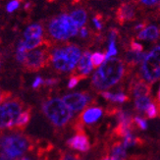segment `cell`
Instances as JSON below:
<instances>
[{"label": "cell", "mask_w": 160, "mask_h": 160, "mask_svg": "<svg viewBox=\"0 0 160 160\" xmlns=\"http://www.w3.org/2000/svg\"><path fill=\"white\" fill-rule=\"evenodd\" d=\"M43 32L42 27L38 24H34L27 28V30L24 32V37L29 39V38H41Z\"/></svg>", "instance_id": "cell-20"}, {"label": "cell", "mask_w": 160, "mask_h": 160, "mask_svg": "<svg viewBox=\"0 0 160 160\" xmlns=\"http://www.w3.org/2000/svg\"><path fill=\"white\" fill-rule=\"evenodd\" d=\"M81 81V79L79 77H77V76H72V77L70 78V80H69V82H68V88H74L76 86L78 85L79 82Z\"/></svg>", "instance_id": "cell-31"}, {"label": "cell", "mask_w": 160, "mask_h": 160, "mask_svg": "<svg viewBox=\"0 0 160 160\" xmlns=\"http://www.w3.org/2000/svg\"><path fill=\"white\" fill-rule=\"evenodd\" d=\"M151 102V98L148 96L138 97L135 99V108L138 112H143Z\"/></svg>", "instance_id": "cell-23"}, {"label": "cell", "mask_w": 160, "mask_h": 160, "mask_svg": "<svg viewBox=\"0 0 160 160\" xmlns=\"http://www.w3.org/2000/svg\"><path fill=\"white\" fill-rule=\"evenodd\" d=\"M135 19V8L131 4L125 3L119 7L117 11V20L121 25L128 21H133Z\"/></svg>", "instance_id": "cell-16"}, {"label": "cell", "mask_w": 160, "mask_h": 160, "mask_svg": "<svg viewBox=\"0 0 160 160\" xmlns=\"http://www.w3.org/2000/svg\"><path fill=\"white\" fill-rule=\"evenodd\" d=\"M70 17L78 28H82L87 22V13L86 11H83L82 9L73 11L71 13Z\"/></svg>", "instance_id": "cell-21"}, {"label": "cell", "mask_w": 160, "mask_h": 160, "mask_svg": "<svg viewBox=\"0 0 160 160\" xmlns=\"http://www.w3.org/2000/svg\"><path fill=\"white\" fill-rule=\"evenodd\" d=\"M0 104H1V90H0Z\"/></svg>", "instance_id": "cell-39"}, {"label": "cell", "mask_w": 160, "mask_h": 160, "mask_svg": "<svg viewBox=\"0 0 160 160\" xmlns=\"http://www.w3.org/2000/svg\"><path fill=\"white\" fill-rule=\"evenodd\" d=\"M32 107L27 106L22 112H21V114L18 116V118L16 119L15 123H14L11 130L24 131L32 120Z\"/></svg>", "instance_id": "cell-15"}, {"label": "cell", "mask_w": 160, "mask_h": 160, "mask_svg": "<svg viewBox=\"0 0 160 160\" xmlns=\"http://www.w3.org/2000/svg\"><path fill=\"white\" fill-rule=\"evenodd\" d=\"M103 115V109L98 106H89L86 108L81 113L74 124V129L76 131L83 130L85 125L93 124L96 121L100 119V117Z\"/></svg>", "instance_id": "cell-10"}, {"label": "cell", "mask_w": 160, "mask_h": 160, "mask_svg": "<svg viewBox=\"0 0 160 160\" xmlns=\"http://www.w3.org/2000/svg\"><path fill=\"white\" fill-rule=\"evenodd\" d=\"M104 61H105V54L101 52H95L90 55V62H92V68L99 67Z\"/></svg>", "instance_id": "cell-25"}, {"label": "cell", "mask_w": 160, "mask_h": 160, "mask_svg": "<svg viewBox=\"0 0 160 160\" xmlns=\"http://www.w3.org/2000/svg\"><path fill=\"white\" fill-rule=\"evenodd\" d=\"M50 36L57 40H66L78 33L79 28L76 26L70 16L63 14L53 19L48 27Z\"/></svg>", "instance_id": "cell-6"}, {"label": "cell", "mask_w": 160, "mask_h": 160, "mask_svg": "<svg viewBox=\"0 0 160 160\" xmlns=\"http://www.w3.org/2000/svg\"><path fill=\"white\" fill-rule=\"evenodd\" d=\"M157 103L159 104V98H156L155 102L151 101L147 109L144 110L145 115L148 119H155L159 116V105H157Z\"/></svg>", "instance_id": "cell-22"}, {"label": "cell", "mask_w": 160, "mask_h": 160, "mask_svg": "<svg viewBox=\"0 0 160 160\" xmlns=\"http://www.w3.org/2000/svg\"><path fill=\"white\" fill-rule=\"evenodd\" d=\"M134 123H135L136 128H138L142 131H145L148 129V122L145 121L144 119H142V118H141V117H138V116L135 117L134 118Z\"/></svg>", "instance_id": "cell-28"}, {"label": "cell", "mask_w": 160, "mask_h": 160, "mask_svg": "<svg viewBox=\"0 0 160 160\" xmlns=\"http://www.w3.org/2000/svg\"><path fill=\"white\" fill-rule=\"evenodd\" d=\"M81 37L82 38H87L88 37V29L87 28H82V30H81Z\"/></svg>", "instance_id": "cell-36"}, {"label": "cell", "mask_w": 160, "mask_h": 160, "mask_svg": "<svg viewBox=\"0 0 160 160\" xmlns=\"http://www.w3.org/2000/svg\"><path fill=\"white\" fill-rule=\"evenodd\" d=\"M50 55L46 49H36L26 53L22 64L27 72H38L48 65Z\"/></svg>", "instance_id": "cell-8"}, {"label": "cell", "mask_w": 160, "mask_h": 160, "mask_svg": "<svg viewBox=\"0 0 160 160\" xmlns=\"http://www.w3.org/2000/svg\"><path fill=\"white\" fill-rule=\"evenodd\" d=\"M18 7H19V1L18 0H13V1H11L10 3H8V5H7V11L9 13H12L15 11Z\"/></svg>", "instance_id": "cell-32"}, {"label": "cell", "mask_w": 160, "mask_h": 160, "mask_svg": "<svg viewBox=\"0 0 160 160\" xmlns=\"http://www.w3.org/2000/svg\"><path fill=\"white\" fill-rule=\"evenodd\" d=\"M129 90L136 98H138V97H142V96L149 97L151 93V86L148 82H145L142 78L137 76L136 78H134L131 81L130 86H129Z\"/></svg>", "instance_id": "cell-12"}, {"label": "cell", "mask_w": 160, "mask_h": 160, "mask_svg": "<svg viewBox=\"0 0 160 160\" xmlns=\"http://www.w3.org/2000/svg\"><path fill=\"white\" fill-rule=\"evenodd\" d=\"M26 108L20 97H11L0 104V130L12 129L18 116Z\"/></svg>", "instance_id": "cell-5"}, {"label": "cell", "mask_w": 160, "mask_h": 160, "mask_svg": "<svg viewBox=\"0 0 160 160\" xmlns=\"http://www.w3.org/2000/svg\"><path fill=\"white\" fill-rule=\"evenodd\" d=\"M58 160H85L77 153H70L67 151L60 150L58 153Z\"/></svg>", "instance_id": "cell-26"}, {"label": "cell", "mask_w": 160, "mask_h": 160, "mask_svg": "<svg viewBox=\"0 0 160 160\" xmlns=\"http://www.w3.org/2000/svg\"><path fill=\"white\" fill-rule=\"evenodd\" d=\"M141 2L147 6H154L159 3V0H141Z\"/></svg>", "instance_id": "cell-34"}, {"label": "cell", "mask_w": 160, "mask_h": 160, "mask_svg": "<svg viewBox=\"0 0 160 160\" xmlns=\"http://www.w3.org/2000/svg\"><path fill=\"white\" fill-rule=\"evenodd\" d=\"M118 53V50L115 46V40L113 39H109V48H108V51L105 55V60L111 58L112 56H115Z\"/></svg>", "instance_id": "cell-27"}, {"label": "cell", "mask_w": 160, "mask_h": 160, "mask_svg": "<svg viewBox=\"0 0 160 160\" xmlns=\"http://www.w3.org/2000/svg\"><path fill=\"white\" fill-rule=\"evenodd\" d=\"M41 110L47 120L57 129L66 128L73 118V112L58 97L44 100L41 105Z\"/></svg>", "instance_id": "cell-3"}, {"label": "cell", "mask_w": 160, "mask_h": 160, "mask_svg": "<svg viewBox=\"0 0 160 160\" xmlns=\"http://www.w3.org/2000/svg\"><path fill=\"white\" fill-rule=\"evenodd\" d=\"M99 160H114L113 158H111V157H109L108 155H106V154H104Z\"/></svg>", "instance_id": "cell-37"}, {"label": "cell", "mask_w": 160, "mask_h": 160, "mask_svg": "<svg viewBox=\"0 0 160 160\" xmlns=\"http://www.w3.org/2000/svg\"><path fill=\"white\" fill-rule=\"evenodd\" d=\"M60 79H56V78H50V79H46V80H43V82L42 85L44 87H54L58 85L60 82Z\"/></svg>", "instance_id": "cell-29"}, {"label": "cell", "mask_w": 160, "mask_h": 160, "mask_svg": "<svg viewBox=\"0 0 160 160\" xmlns=\"http://www.w3.org/2000/svg\"><path fill=\"white\" fill-rule=\"evenodd\" d=\"M148 53H142V52H133L129 51L126 54V64L129 67H134L140 62H142L145 58Z\"/></svg>", "instance_id": "cell-19"}, {"label": "cell", "mask_w": 160, "mask_h": 160, "mask_svg": "<svg viewBox=\"0 0 160 160\" xmlns=\"http://www.w3.org/2000/svg\"><path fill=\"white\" fill-rule=\"evenodd\" d=\"M106 150L107 153L105 154L111 158H113L114 160H127L126 148H124L121 141L111 140V142L108 144Z\"/></svg>", "instance_id": "cell-14"}, {"label": "cell", "mask_w": 160, "mask_h": 160, "mask_svg": "<svg viewBox=\"0 0 160 160\" xmlns=\"http://www.w3.org/2000/svg\"><path fill=\"white\" fill-rule=\"evenodd\" d=\"M143 46L141 43H138L136 41H131V51L133 52H142Z\"/></svg>", "instance_id": "cell-30"}, {"label": "cell", "mask_w": 160, "mask_h": 160, "mask_svg": "<svg viewBox=\"0 0 160 160\" xmlns=\"http://www.w3.org/2000/svg\"><path fill=\"white\" fill-rule=\"evenodd\" d=\"M92 100V96L87 92H73L63 96L62 101L72 112H80Z\"/></svg>", "instance_id": "cell-9"}, {"label": "cell", "mask_w": 160, "mask_h": 160, "mask_svg": "<svg viewBox=\"0 0 160 160\" xmlns=\"http://www.w3.org/2000/svg\"><path fill=\"white\" fill-rule=\"evenodd\" d=\"M36 142L32 137L19 132L0 134V153L10 160H18L36 148Z\"/></svg>", "instance_id": "cell-2"}, {"label": "cell", "mask_w": 160, "mask_h": 160, "mask_svg": "<svg viewBox=\"0 0 160 160\" xmlns=\"http://www.w3.org/2000/svg\"><path fill=\"white\" fill-rule=\"evenodd\" d=\"M90 55L92 54H90L89 51H85L81 55L77 63V68L74 71L73 76H77L81 80H85L88 77V74L92 70V62H90Z\"/></svg>", "instance_id": "cell-13"}, {"label": "cell", "mask_w": 160, "mask_h": 160, "mask_svg": "<svg viewBox=\"0 0 160 160\" xmlns=\"http://www.w3.org/2000/svg\"><path fill=\"white\" fill-rule=\"evenodd\" d=\"M23 44L26 51L27 50H32L34 48L38 47L39 45L43 44V39L41 38H29L26 39L25 41L23 40Z\"/></svg>", "instance_id": "cell-24"}, {"label": "cell", "mask_w": 160, "mask_h": 160, "mask_svg": "<svg viewBox=\"0 0 160 160\" xmlns=\"http://www.w3.org/2000/svg\"><path fill=\"white\" fill-rule=\"evenodd\" d=\"M100 95L104 99H106L111 102H118V103H125L130 101V96L125 94L123 92H118V93H112L108 92H101Z\"/></svg>", "instance_id": "cell-18"}, {"label": "cell", "mask_w": 160, "mask_h": 160, "mask_svg": "<svg viewBox=\"0 0 160 160\" xmlns=\"http://www.w3.org/2000/svg\"><path fill=\"white\" fill-rule=\"evenodd\" d=\"M93 23H94L97 30H101L102 29V24H101V22L98 20V18H97V17L93 18Z\"/></svg>", "instance_id": "cell-35"}, {"label": "cell", "mask_w": 160, "mask_h": 160, "mask_svg": "<svg viewBox=\"0 0 160 160\" xmlns=\"http://www.w3.org/2000/svg\"><path fill=\"white\" fill-rule=\"evenodd\" d=\"M0 68H1V64H0Z\"/></svg>", "instance_id": "cell-40"}, {"label": "cell", "mask_w": 160, "mask_h": 160, "mask_svg": "<svg viewBox=\"0 0 160 160\" xmlns=\"http://www.w3.org/2000/svg\"><path fill=\"white\" fill-rule=\"evenodd\" d=\"M0 56H1V55H0Z\"/></svg>", "instance_id": "cell-41"}, {"label": "cell", "mask_w": 160, "mask_h": 160, "mask_svg": "<svg viewBox=\"0 0 160 160\" xmlns=\"http://www.w3.org/2000/svg\"><path fill=\"white\" fill-rule=\"evenodd\" d=\"M81 49L75 44L56 48L50 55L54 69L61 73L73 71L81 57Z\"/></svg>", "instance_id": "cell-4"}, {"label": "cell", "mask_w": 160, "mask_h": 160, "mask_svg": "<svg viewBox=\"0 0 160 160\" xmlns=\"http://www.w3.org/2000/svg\"><path fill=\"white\" fill-rule=\"evenodd\" d=\"M42 82H43V79L42 78H41V77H37L36 79H34V82H32V87L34 89H38V88H40L41 85H42Z\"/></svg>", "instance_id": "cell-33"}, {"label": "cell", "mask_w": 160, "mask_h": 160, "mask_svg": "<svg viewBox=\"0 0 160 160\" xmlns=\"http://www.w3.org/2000/svg\"><path fill=\"white\" fill-rule=\"evenodd\" d=\"M159 37V30L155 26H149L147 29H143L138 34V39L144 40H155Z\"/></svg>", "instance_id": "cell-17"}, {"label": "cell", "mask_w": 160, "mask_h": 160, "mask_svg": "<svg viewBox=\"0 0 160 160\" xmlns=\"http://www.w3.org/2000/svg\"><path fill=\"white\" fill-rule=\"evenodd\" d=\"M76 132H77L76 135L67 141V147L73 150L83 152V153L88 152L90 149V142L87 133L85 130H79Z\"/></svg>", "instance_id": "cell-11"}, {"label": "cell", "mask_w": 160, "mask_h": 160, "mask_svg": "<svg viewBox=\"0 0 160 160\" xmlns=\"http://www.w3.org/2000/svg\"><path fill=\"white\" fill-rule=\"evenodd\" d=\"M159 52L160 47L156 46L151 52L148 53L142 61V75L143 80L150 83H154L159 79L160 67H159Z\"/></svg>", "instance_id": "cell-7"}, {"label": "cell", "mask_w": 160, "mask_h": 160, "mask_svg": "<svg viewBox=\"0 0 160 160\" xmlns=\"http://www.w3.org/2000/svg\"><path fill=\"white\" fill-rule=\"evenodd\" d=\"M19 160H32V159L29 158V157H22V158H20Z\"/></svg>", "instance_id": "cell-38"}, {"label": "cell", "mask_w": 160, "mask_h": 160, "mask_svg": "<svg viewBox=\"0 0 160 160\" xmlns=\"http://www.w3.org/2000/svg\"><path fill=\"white\" fill-rule=\"evenodd\" d=\"M126 74V65L121 59L109 58L104 61L93 74L92 86L96 90L108 89L119 83Z\"/></svg>", "instance_id": "cell-1"}]
</instances>
